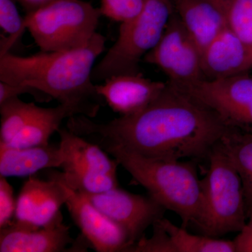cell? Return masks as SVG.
<instances>
[{
    "mask_svg": "<svg viewBox=\"0 0 252 252\" xmlns=\"http://www.w3.org/2000/svg\"><path fill=\"white\" fill-rule=\"evenodd\" d=\"M69 130L91 142L105 141L143 157L165 160L207 158L233 127L215 111L167 82L146 108L107 123L75 115Z\"/></svg>",
    "mask_w": 252,
    "mask_h": 252,
    "instance_id": "obj_1",
    "label": "cell"
},
{
    "mask_svg": "<svg viewBox=\"0 0 252 252\" xmlns=\"http://www.w3.org/2000/svg\"><path fill=\"white\" fill-rule=\"evenodd\" d=\"M104 36L96 33L84 45L21 57L0 56V81L27 86L49 94L60 104L72 106L79 115L94 118L104 99L92 79L96 60L105 49Z\"/></svg>",
    "mask_w": 252,
    "mask_h": 252,
    "instance_id": "obj_2",
    "label": "cell"
},
{
    "mask_svg": "<svg viewBox=\"0 0 252 252\" xmlns=\"http://www.w3.org/2000/svg\"><path fill=\"white\" fill-rule=\"evenodd\" d=\"M110 154L158 203L177 214L187 228L198 220L201 206L200 180L190 162L150 158L118 144L93 142Z\"/></svg>",
    "mask_w": 252,
    "mask_h": 252,
    "instance_id": "obj_3",
    "label": "cell"
},
{
    "mask_svg": "<svg viewBox=\"0 0 252 252\" xmlns=\"http://www.w3.org/2000/svg\"><path fill=\"white\" fill-rule=\"evenodd\" d=\"M207 159L208 170L200 180V214L194 224L211 238L239 233L248 220L241 179L219 144Z\"/></svg>",
    "mask_w": 252,
    "mask_h": 252,
    "instance_id": "obj_4",
    "label": "cell"
},
{
    "mask_svg": "<svg viewBox=\"0 0 252 252\" xmlns=\"http://www.w3.org/2000/svg\"><path fill=\"white\" fill-rule=\"evenodd\" d=\"M173 13L171 0H143L140 12L121 23L117 40L94 68L93 81L140 72V61L160 40Z\"/></svg>",
    "mask_w": 252,
    "mask_h": 252,
    "instance_id": "obj_5",
    "label": "cell"
},
{
    "mask_svg": "<svg viewBox=\"0 0 252 252\" xmlns=\"http://www.w3.org/2000/svg\"><path fill=\"white\" fill-rule=\"evenodd\" d=\"M99 8L81 0H60L28 13L26 27L42 52L74 49L97 33Z\"/></svg>",
    "mask_w": 252,
    "mask_h": 252,
    "instance_id": "obj_6",
    "label": "cell"
},
{
    "mask_svg": "<svg viewBox=\"0 0 252 252\" xmlns=\"http://www.w3.org/2000/svg\"><path fill=\"white\" fill-rule=\"evenodd\" d=\"M142 61L158 67L168 78L167 82L177 87L205 79L201 51L175 11L160 40Z\"/></svg>",
    "mask_w": 252,
    "mask_h": 252,
    "instance_id": "obj_7",
    "label": "cell"
},
{
    "mask_svg": "<svg viewBox=\"0 0 252 252\" xmlns=\"http://www.w3.org/2000/svg\"><path fill=\"white\" fill-rule=\"evenodd\" d=\"M177 88L215 111L228 126L252 130V77L248 73Z\"/></svg>",
    "mask_w": 252,
    "mask_h": 252,
    "instance_id": "obj_8",
    "label": "cell"
},
{
    "mask_svg": "<svg viewBox=\"0 0 252 252\" xmlns=\"http://www.w3.org/2000/svg\"><path fill=\"white\" fill-rule=\"evenodd\" d=\"M80 193L126 230L130 245L143 238L147 228L163 218L166 211L165 207L150 195L130 193L119 187L100 193Z\"/></svg>",
    "mask_w": 252,
    "mask_h": 252,
    "instance_id": "obj_9",
    "label": "cell"
},
{
    "mask_svg": "<svg viewBox=\"0 0 252 252\" xmlns=\"http://www.w3.org/2000/svg\"><path fill=\"white\" fill-rule=\"evenodd\" d=\"M67 189L66 207L92 248L97 252H124L130 245L126 230L106 216L85 195L69 187Z\"/></svg>",
    "mask_w": 252,
    "mask_h": 252,
    "instance_id": "obj_10",
    "label": "cell"
},
{
    "mask_svg": "<svg viewBox=\"0 0 252 252\" xmlns=\"http://www.w3.org/2000/svg\"><path fill=\"white\" fill-rule=\"evenodd\" d=\"M74 241L61 212L44 226L15 220L0 228V252H69Z\"/></svg>",
    "mask_w": 252,
    "mask_h": 252,
    "instance_id": "obj_11",
    "label": "cell"
},
{
    "mask_svg": "<svg viewBox=\"0 0 252 252\" xmlns=\"http://www.w3.org/2000/svg\"><path fill=\"white\" fill-rule=\"evenodd\" d=\"M67 197V185L59 172H51L49 180L30 177L18 195L15 219L36 226H44L61 212Z\"/></svg>",
    "mask_w": 252,
    "mask_h": 252,
    "instance_id": "obj_12",
    "label": "cell"
},
{
    "mask_svg": "<svg viewBox=\"0 0 252 252\" xmlns=\"http://www.w3.org/2000/svg\"><path fill=\"white\" fill-rule=\"evenodd\" d=\"M152 227L150 238L144 236L124 252H236L233 240L192 234L164 217Z\"/></svg>",
    "mask_w": 252,
    "mask_h": 252,
    "instance_id": "obj_13",
    "label": "cell"
},
{
    "mask_svg": "<svg viewBox=\"0 0 252 252\" xmlns=\"http://www.w3.org/2000/svg\"><path fill=\"white\" fill-rule=\"evenodd\" d=\"M166 86L167 82L153 81L137 72L112 76L95 89L114 112L125 117L146 108Z\"/></svg>",
    "mask_w": 252,
    "mask_h": 252,
    "instance_id": "obj_14",
    "label": "cell"
},
{
    "mask_svg": "<svg viewBox=\"0 0 252 252\" xmlns=\"http://www.w3.org/2000/svg\"><path fill=\"white\" fill-rule=\"evenodd\" d=\"M201 67L208 80L226 79L252 69V49L228 27L202 51Z\"/></svg>",
    "mask_w": 252,
    "mask_h": 252,
    "instance_id": "obj_15",
    "label": "cell"
},
{
    "mask_svg": "<svg viewBox=\"0 0 252 252\" xmlns=\"http://www.w3.org/2000/svg\"><path fill=\"white\" fill-rule=\"evenodd\" d=\"M174 11L200 51L227 28L218 0H171Z\"/></svg>",
    "mask_w": 252,
    "mask_h": 252,
    "instance_id": "obj_16",
    "label": "cell"
},
{
    "mask_svg": "<svg viewBox=\"0 0 252 252\" xmlns=\"http://www.w3.org/2000/svg\"><path fill=\"white\" fill-rule=\"evenodd\" d=\"M63 161L59 144L16 148L0 142V176L6 178L27 177L44 169L62 167Z\"/></svg>",
    "mask_w": 252,
    "mask_h": 252,
    "instance_id": "obj_17",
    "label": "cell"
},
{
    "mask_svg": "<svg viewBox=\"0 0 252 252\" xmlns=\"http://www.w3.org/2000/svg\"><path fill=\"white\" fill-rule=\"evenodd\" d=\"M60 148L64 161L63 170L81 168L117 175L119 162L111 159L107 152L97 144L86 140L66 127H60Z\"/></svg>",
    "mask_w": 252,
    "mask_h": 252,
    "instance_id": "obj_18",
    "label": "cell"
},
{
    "mask_svg": "<svg viewBox=\"0 0 252 252\" xmlns=\"http://www.w3.org/2000/svg\"><path fill=\"white\" fill-rule=\"evenodd\" d=\"M79 115L77 109L59 104L51 108L40 107L31 122L7 145L16 148L35 147L49 144L50 137L60 128L63 120Z\"/></svg>",
    "mask_w": 252,
    "mask_h": 252,
    "instance_id": "obj_19",
    "label": "cell"
},
{
    "mask_svg": "<svg viewBox=\"0 0 252 252\" xmlns=\"http://www.w3.org/2000/svg\"><path fill=\"white\" fill-rule=\"evenodd\" d=\"M219 146L229 158L241 179L248 219L252 212V130L233 127Z\"/></svg>",
    "mask_w": 252,
    "mask_h": 252,
    "instance_id": "obj_20",
    "label": "cell"
},
{
    "mask_svg": "<svg viewBox=\"0 0 252 252\" xmlns=\"http://www.w3.org/2000/svg\"><path fill=\"white\" fill-rule=\"evenodd\" d=\"M39 109L40 107L33 102H23L18 97H12L0 104V142L9 144Z\"/></svg>",
    "mask_w": 252,
    "mask_h": 252,
    "instance_id": "obj_21",
    "label": "cell"
},
{
    "mask_svg": "<svg viewBox=\"0 0 252 252\" xmlns=\"http://www.w3.org/2000/svg\"><path fill=\"white\" fill-rule=\"evenodd\" d=\"M59 175L67 187L82 193H100L118 187L117 175L81 168L63 170Z\"/></svg>",
    "mask_w": 252,
    "mask_h": 252,
    "instance_id": "obj_22",
    "label": "cell"
},
{
    "mask_svg": "<svg viewBox=\"0 0 252 252\" xmlns=\"http://www.w3.org/2000/svg\"><path fill=\"white\" fill-rule=\"evenodd\" d=\"M231 30L252 49V0H218Z\"/></svg>",
    "mask_w": 252,
    "mask_h": 252,
    "instance_id": "obj_23",
    "label": "cell"
},
{
    "mask_svg": "<svg viewBox=\"0 0 252 252\" xmlns=\"http://www.w3.org/2000/svg\"><path fill=\"white\" fill-rule=\"evenodd\" d=\"M15 2V0H0V27L3 32L0 56L9 53L27 29L25 17L20 15Z\"/></svg>",
    "mask_w": 252,
    "mask_h": 252,
    "instance_id": "obj_24",
    "label": "cell"
},
{
    "mask_svg": "<svg viewBox=\"0 0 252 252\" xmlns=\"http://www.w3.org/2000/svg\"><path fill=\"white\" fill-rule=\"evenodd\" d=\"M143 0H101L102 16L123 23L135 17L142 10Z\"/></svg>",
    "mask_w": 252,
    "mask_h": 252,
    "instance_id": "obj_25",
    "label": "cell"
},
{
    "mask_svg": "<svg viewBox=\"0 0 252 252\" xmlns=\"http://www.w3.org/2000/svg\"><path fill=\"white\" fill-rule=\"evenodd\" d=\"M17 200L14 197V189L6 180L0 176V228L9 224L16 215Z\"/></svg>",
    "mask_w": 252,
    "mask_h": 252,
    "instance_id": "obj_26",
    "label": "cell"
},
{
    "mask_svg": "<svg viewBox=\"0 0 252 252\" xmlns=\"http://www.w3.org/2000/svg\"><path fill=\"white\" fill-rule=\"evenodd\" d=\"M32 94L37 102H49L52 99L49 94L27 86L11 85L0 81V104L10 98L18 97L20 94Z\"/></svg>",
    "mask_w": 252,
    "mask_h": 252,
    "instance_id": "obj_27",
    "label": "cell"
},
{
    "mask_svg": "<svg viewBox=\"0 0 252 252\" xmlns=\"http://www.w3.org/2000/svg\"><path fill=\"white\" fill-rule=\"evenodd\" d=\"M233 241L236 252H252V212L245 226Z\"/></svg>",
    "mask_w": 252,
    "mask_h": 252,
    "instance_id": "obj_28",
    "label": "cell"
},
{
    "mask_svg": "<svg viewBox=\"0 0 252 252\" xmlns=\"http://www.w3.org/2000/svg\"><path fill=\"white\" fill-rule=\"evenodd\" d=\"M15 1L21 4L28 14L34 10L39 9L41 6L51 4L54 1H60V0H15Z\"/></svg>",
    "mask_w": 252,
    "mask_h": 252,
    "instance_id": "obj_29",
    "label": "cell"
}]
</instances>
